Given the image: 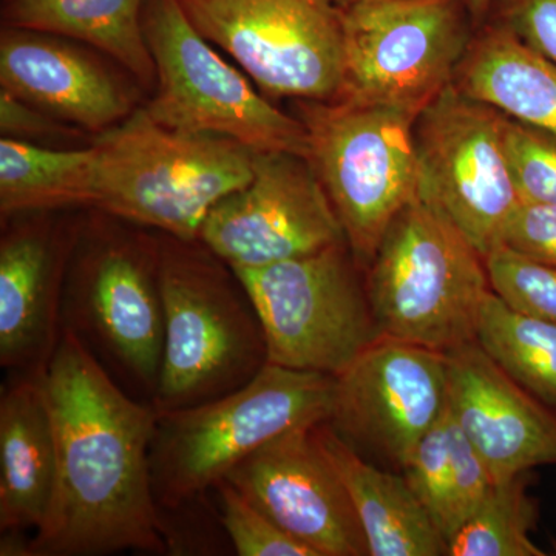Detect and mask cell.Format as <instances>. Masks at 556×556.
Returning a JSON list of instances; mask_svg holds the SVG:
<instances>
[{"instance_id":"1","label":"cell","mask_w":556,"mask_h":556,"mask_svg":"<svg viewBox=\"0 0 556 556\" xmlns=\"http://www.w3.org/2000/svg\"><path fill=\"white\" fill-rule=\"evenodd\" d=\"M40 382L53 416L58 475L30 556L167 554L170 533L150 473L159 413L123 390L68 331Z\"/></svg>"},{"instance_id":"2","label":"cell","mask_w":556,"mask_h":556,"mask_svg":"<svg viewBox=\"0 0 556 556\" xmlns=\"http://www.w3.org/2000/svg\"><path fill=\"white\" fill-rule=\"evenodd\" d=\"M164 346L156 413L193 407L247 386L268 364L257 309L228 263L200 240L161 233Z\"/></svg>"},{"instance_id":"3","label":"cell","mask_w":556,"mask_h":556,"mask_svg":"<svg viewBox=\"0 0 556 556\" xmlns=\"http://www.w3.org/2000/svg\"><path fill=\"white\" fill-rule=\"evenodd\" d=\"M79 223L62 331L72 332L130 396L152 404L164 346L160 239L101 212Z\"/></svg>"},{"instance_id":"4","label":"cell","mask_w":556,"mask_h":556,"mask_svg":"<svg viewBox=\"0 0 556 556\" xmlns=\"http://www.w3.org/2000/svg\"><path fill=\"white\" fill-rule=\"evenodd\" d=\"M91 207L175 239L199 240L219 201L251 181L254 152L212 135L161 126L144 108L91 141Z\"/></svg>"},{"instance_id":"5","label":"cell","mask_w":556,"mask_h":556,"mask_svg":"<svg viewBox=\"0 0 556 556\" xmlns=\"http://www.w3.org/2000/svg\"><path fill=\"white\" fill-rule=\"evenodd\" d=\"M334 396L336 376L266 364L226 396L159 413L150 444L156 503L190 506L270 439L329 422Z\"/></svg>"},{"instance_id":"6","label":"cell","mask_w":556,"mask_h":556,"mask_svg":"<svg viewBox=\"0 0 556 556\" xmlns=\"http://www.w3.org/2000/svg\"><path fill=\"white\" fill-rule=\"evenodd\" d=\"M365 274L380 338L442 353L475 342L492 291L484 257L419 197L388 226Z\"/></svg>"},{"instance_id":"7","label":"cell","mask_w":556,"mask_h":556,"mask_svg":"<svg viewBox=\"0 0 556 556\" xmlns=\"http://www.w3.org/2000/svg\"><path fill=\"white\" fill-rule=\"evenodd\" d=\"M320 179L351 254L367 270L388 226L417 197V116L345 100L295 101Z\"/></svg>"},{"instance_id":"8","label":"cell","mask_w":556,"mask_h":556,"mask_svg":"<svg viewBox=\"0 0 556 556\" xmlns=\"http://www.w3.org/2000/svg\"><path fill=\"white\" fill-rule=\"evenodd\" d=\"M146 39L155 62V90L142 105L169 129L230 139L254 153L305 156L308 135L251 78L190 24L177 0H146Z\"/></svg>"},{"instance_id":"9","label":"cell","mask_w":556,"mask_h":556,"mask_svg":"<svg viewBox=\"0 0 556 556\" xmlns=\"http://www.w3.org/2000/svg\"><path fill=\"white\" fill-rule=\"evenodd\" d=\"M342 13L336 100L419 116L455 79L478 28L466 0H353Z\"/></svg>"},{"instance_id":"10","label":"cell","mask_w":556,"mask_h":556,"mask_svg":"<svg viewBox=\"0 0 556 556\" xmlns=\"http://www.w3.org/2000/svg\"><path fill=\"white\" fill-rule=\"evenodd\" d=\"M348 243L257 269H233L257 309L268 364L339 376L380 338Z\"/></svg>"},{"instance_id":"11","label":"cell","mask_w":556,"mask_h":556,"mask_svg":"<svg viewBox=\"0 0 556 556\" xmlns=\"http://www.w3.org/2000/svg\"><path fill=\"white\" fill-rule=\"evenodd\" d=\"M507 115L463 93L455 84L417 116V197L486 257L503 247L521 200L508 166Z\"/></svg>"},{"instance_id":"12","label":"cell","mask_w":556,"mask_h":556,"mask_svg":"<svg viewBox=\"0 0 556 556\" xmlns=\"http://www.w3.org/2000/svg\"><path fill=\"white\" fill-rule=\"evenodd\" d=\"M266 97L332 101L342 86L338 0H177Z\"/></svg>"},{"instance_id":"13","label":"cell","mask_w":556,"mask_h":556,"mask_svg":"<svg viewBox=\"0 0 556 556\" xmlns=\"http://www.w3.org/2000/svg\"><path fill=\"white\" fill-rule=\"evenodd\" d=\"M199 240L232 269H257L346 243L305 156L254 153V174L208 212Z\"/></svg>"},{"instance_id":"14","label":"cell","mask_w":556,"mask_h":556,"mask_svg":"<svg viewBox=\"0 0 556 556\" xmlns=\"http://www.w3.org/2000/svg\"><path fill=\"white\" fill-rule=\"evenodd\" d=\"M448 397L447 353L379 338L336 376L329 424L402 467L445 416Z\"/></svg>"},{"instance_id":"15","label":"cell","mask_w":556,"mask_h":556,"mask_svg":"<svg viewBox=\"0 0 556 556\" xmlns=\"http://www.w3.org/2000/svg\"><path fill=\"white\" fill-rule=\"evenodd\" d=\"M316 427L270 439L225 481L317 556L369 555L356 510L320 447Z\"/></svg>"},{"instance_id":"16","label":"cell","mask_w":556,"mask_h":556,"mask_svg":"<svg viewBox=\"0 0 556 556\" xmlns=\"http://www.w3.org/2000/svg\"><path fill=\"white\" fill-rule=\"evenodd\" d=\"M53 212L3 218L0 240V367L40 376L62 338V295L79 223Z\"/></svg>"},{"instance_id":"17","label":"cell","mask_w":556,"mask_h":556,"mask_svg":"<svg viewBox=\"0 0 556 556\" xmlns=\"http://www.w3.org/2000/svg\"><path fill=\"white\" fill-rule=\"evenodd\" d=\"M447 358L450 415L495 481L556 466V408L515 382L477 342Z\"/></svg>"},{"instance_id":"18","label":"cell","mask_w":556,"mask_h":556,"mask_svg":"<svg viewBox=\"0 0 556 556\" xmlns=\"http://www.w3.org/2000/svg\"><path fill=\"white\" fill-rule=\"evenodd\" d=\"M0 87L94 137L134 112L129 91L90 54L60 36L3 27Z\"/></svg>"},{"instance_id":"19","label":"cell","mask_w":556,"mask_h":556,"mask_svg":"<svg viewBox=\"0 0 556 556\" xmlns=\"http://www.w3.org/2000/svg\"><path fill=\"white\" fill-rule=\"evenodd\" d=\"M58 475L56 434L40 376L10 375L0 396V530L36 532Z\"/></svg>"},{"instance_id":"20","label":"cell","mask_w":556,"mask_h":556,"mask_svg":"<svg viewBox=\"0 0 556 556\" xmlns=\"http://www.w3.org/2000/svg\"><path fill=\"white\" fill-rule=\"evenodd\" d=\"M316 434L345 485L367 538L369 556H444L448 543L405 477L371 466L331 424Z\"/></svg>"},{"instance_id":"21","label":"cell","mask_w":556,"mask_h":556,"mask_svg":"<svg viewBox=\"0 0 556 556\" xmlns=\"http://www.w3.org/2000/svg\"><path fill=\"white\" fill-rule=\"evenodd\" d=\"M453 84L510 118L556 135V64L504 25H478Z\"/></svg>"},{"instance_id":"22","label":"cell","mask_w":556,"mask_h":556,"mask_svg":"<svg viewBox=\"0 0 556 556\" xmlns=\"http://www.w3.org/2000/svg\"><path fill=\"white\" fill-rule=\"evenodd\" d=\"M146 0H5L3 27L78 40L108 54L142 86H155L146 39Z\"/></svg>"},{"instance_id":"23","label":"cell","mask_w":556,"mask_h":556,"mask_svg":"<svg viewBox=\"0 0 556 556\" xmlns=\"http://www.w3.org/2000/svg\"><path fill=\"white\" fill-rule=\"evenodd\" d=\"M94 195L93 148L54 149L2 137L0 214L89 206Z\"/></svg>"},{"instance_id":"24","label":"cell","mask_w":556,"mask_h":556,"mask_svg":"<svg viewBox=\"0 0 556 556\" xmlns=\"http://www.w3.org/2000/svg\"><path fill=\"white\" fill-rule=\"evenodd\" d=\"M475 342L527 391L556 408V324L508 306L490 291Z\"/></svg>"},{"instance_id":"25","label":"cell","mask_w":556,"mask_h":556,"mask_svg":"<svg viewBox=\"0 0 556 556\" xmlns=\"http://www.w3.org/2000/svg\"><path fill=\"white\" fill-rule=\"evenodd\" d=\"M526 473L495 481L478 510L448 541L450 556H543L530 538L536 506Z\"/></svg>"},{"instance_id":"26","label":"cell","mask_w":556,"mask_h":556,"mask_svg":"<svg viewBox=\"0 0 556 556\" xmlns=\"http://www.w3.org/2000/svg\"><path fill=\"white\" fill-rule=\"evenodd\" d=\"M490 288L511 308L556 324V266L507 247L484 258Z\"/></svg>"},{"instance_id":"27","label":"cell","mask_w":556,"mask_h":556,"mask_svg":"<svg viewBox=\"0 0 556 556\" xmlns=\"http://www.w3.org/2000/svg\"><path fill=\"white\" fill-rule=\"evenodd\" d=\"M218 517L239 556H317L313 548L285 532L241 495L236 486L222 479L214 486Z\"/></svg>"},{"instance_id":"28","label":"cell","mask_w":556,"mask_h":556,"mask_svg":"<svg viewBox=\"0 0 556 556\" xmlns=\"http://www.w3.org/2000/svg\"><path fill=\"white\" fill-rule=\"evenodd\" d=\"M504 142L521 203L556 206V135L507 116Z\"/></svg>"},{"instance_id":"29","label":"cell","mask_w":556,"mask_h":556,"mask_svg":"<svg viewBox=\"0 0 556 556\" xmlns=\"http://www.w3.org/2000/svg\"><path fill=\"white\" fill-rule=\"evenodd\" d=\"M402 468H404V477L407 479L409 489L426 507L439 532L444 536L450 500L447 413L417 442Z\"/></svg>"},{"instance_id":"30","label":"cell","mask_w":556,"mask_h":556,"mask_svg":"<svg viewBox=\"0 0 556 556\" xmlns=\"http://www.w3.org/2000/svg\"><path fill=\"white\" fill-rule=\"evenodd\" d=\"M450 434V500L444 536L455 535L495 484L485 460L475 445L468 441L456 420L447 412Z\"/></svg>"},{"instance_id":"31","label":"cell","mask_w":556,"mask_h":556,"mask_svg":"<svg viewBox=\"0 0 556 556\" xmlns=\"http://www.w3.org/2000/svg\"><path fill=\"white\" fill-rule=\"evenodd\" d=\"M485 21L504 25L556 64V0H495Z\"/></svg>"},{"instance_id":"32","label":"cell","mask_w":556,"mask_h":556,"mask_svg":"<svg viewBox=\"0 0 556 556\" xmlns=\"http://www.w3.org/2000/svg\"><path fill=\"white\" fill-rule=\"evenodd\" d=\"M503 247L556 266L555 204H519L504 232Z\"/></svg>"},{"instance_id":"33","label":"cell","mask_w":556,"mask_h":556,"mask_svg":"<svg viewBox=\"0 0 556 556\" xmlns=\"http://www.w3.org/2000/svg\"><path fill=\"white\" fill-rule=\"evenodd\" d=\"M0 130L2 137L42 144L43 139L73 138L79 129L33 108L7 90L0 89ZM43 146V144H42Z\"/></svg>"},{"instance_id":"34","label":"cell","mask_w":556,"mask_h":556,"mask_svg":"<svg viewBox=\"0 0 556 556\" xmlns=\"http://www.w3.org/2000/svg\"><path fill=\"white\" fill-rule=\"evenodd\" d=\"M493 2H495V0H466L468 9L473 13L478 24H482V22L486 20L490 10H492Z\"/></svg>"},{"instance_id":"35","label":"cell","mask_w":556,"mask_h":556,"mask_svg":"<svg viewBox=\"0 0 556 556\" xmlns=\"http://www.w3.org/2000/svg\"><path fill=\"white\" fill-rule=\"evenodd\" d=\"M353 2V0H338V3Z\"/></svg>"}]
</instances>
